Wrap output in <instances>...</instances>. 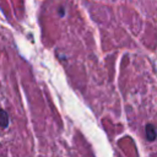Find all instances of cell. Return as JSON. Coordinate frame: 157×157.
<instances>
[{"instance_id": "6da1fadb", "label": "cell", "mask_w": 157, "mask_h": 157, "mask_svg": "<svg viewBox=\"0 0 157 157\" xmlns=\"http://www.w3.org/2000/svg\"><path fill=\"white\" fill-rule=\"evenodd\" d=\"M145 132H146V137L148 141H153L156 139V130L153 124H147L145 126Z\"/></svg>"}, {"instance_id": "7a4b0ae2", "label": "cell", "mask_w": 157, "mask_h": 157, "mask_svg": "<svg viewBox=\"0 0 157 157\" xmlns=\"http://www.w3.org/2000/svg\"><path fill=\"white\" fill-rule=\"evenodd\" d=\"M7 125H9V114L6 113V110L0 109V126L6 128Z\"/></svg>"}, {"instance_id": "3957f363", "label": "cell", "mask_w": 157, "mask_h": 157, "mask_svg": "<svg viewBox=\"0 0 157 157\" xmlns=\"http://www.w3.org/2000/svg\"><path fill=\"white\" fill-rule=\"evenodd\" d=\"M58 13L63 17L64 15H65V10H64V7H60V9H58Z\"/></svg>"}]
</instances>
